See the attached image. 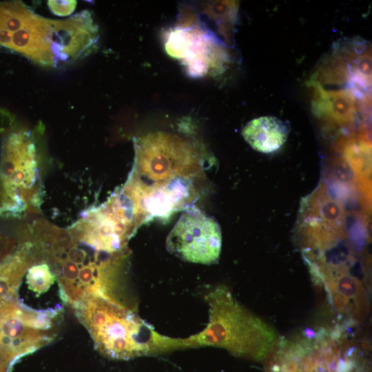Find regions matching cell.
I'll return each instance as SVG.
<instances>
[{
    "label": "cell",
    "mask_w": 372,
    "mask_h": 372,
    "mask_svg": "<svg viewBox=\"0 0 372 372\" xmlns=\"http://www.w3.org/2000/svg\"><path fill=\"white\" fill-rule=\"evenodd\" d=\"M209 342L254 360H267L277 347L276 330L242 308L225 289L215 295Z\"/></svg>",
    "instance_id": "6da1fadb"
},
{
    "label": "cell",
    "mask_w": 372,
    "mask_h": 372,
    "mask_svg": "<svg viewBox=\"0 0 372 372\" xmlns=\"http://www.w3.org/2000/svg\"><path fill=\"white\" fill-rule=\"evenodd\" d=\"M73 307L103 354L126 359L143 352V347L136 339L138 323L131 313L104 297L89 298Z\"/></svg>",
    "instance_id": "7a4b0ae2"
},
{
    "label": "cell",
    "mask_w": 372,
    "mask_h": 372,
    "mask_svg": "<svg viewBox=\"0 0 372 372\" xmlns=\"http://www.w3.org/2000/svg\"><path fill=\"white\" fill-rule=\"evenodd\" d=\"M4 167L9 170L15 212H36L41 198L36 146L30 132L12 134L4 145Z\"/></svg>",
    "instance_id": "3957f363"
},
{
    "label": "cell",
    "mask_w": 372,
    "mask_h": 372,
    "mask_svg": "<svg viewBox=\"0 0 372 372\" xmlns=\"http://www.w3.org/2000/svg\"><path fill=\"white\" fill-rule=\"evenodd\" d=\"M221 246L218 223L198 209L183 212L166 240L167 250L179 258L205 265L218 260Z\"/></svg>",
    "instance_id": "277c9868"
},
{
    "label": "cell",
    "mask_w": 372,
    "mask_h": 372,
    "mask_svg": "<svg viewBox=\"0 0 372 372\" xmlns=\"http://www.w3.org/2000/svg\"><path fill=\"white\" fill-rule=\"evenodd\" d=\"M165 49L180 61L189 75L202 77L214 68L218 47L207 32L192 26H177L167 32Z\"/></svg>",
    "instance_id": "5b68a950"
},
{
    "label": "cell",
    "mask_w": 372,
    "mask_h": 372,
    "mask_svg": "<svg viewBox=\"0 0 372 372\" xmlns=\"http://www.w3.org/2000/svg\"><path fill=\"white\" fill-rule=\"evenodd\" d=\"M320 280L331 305L339 316L356 323L367 317L369 300L359 280L344 273H324Z\"/></svg>",
    "instance_id": "8992f818"
},
{
    "label": "cell",
    "mask_w": 372,
    "mask_h": 372,
    "mask_svg": "<svg viewBox=\"0 0 372 372\" xmlns=\"http://www.w3.org/2000/svg\"><path fill=\"white\" fill-rule=\"evenodd\" d=\"M336 335L320 330L296 339L299 372H338L342 354Z\"/></svg>",
    "instance_id": "52a82bcc"
},
{
    "label": "cell",
    "mask_w": 372,
    "mask_h": 372,
    "mask_svg": "<svg viewBox=\"0 0 372 372\" xmlns=\"http://www.w3.org/2000/svg\"><path fill=\"white\" fill-rule=\"evenodd\" d=\"M242 134L252 148L267 154L276 151L285 143L289 129L276 117L262 116L247 123Z\"/></svg>",
    "instance_id": "ba28073f"
},
{
    "label": "cell",
    "mask_w": 372,
    "mask_h": 372,
    "mask_svg": "<svg viewBox=\"0 0 372 372\" xmlns=\"http://www.w3.org/2000/svg\"><path fill=\"white\" fill-rule=\"evenodd\" d=\"M267 360L265 372H299V356L295 340H280Z\"/></svg>",
    "instance_id": "9c48e42d"
},
{
    "label": "cell",
    "mask_w": 372,
    "mask_h": 372,
    "mask_svg": "<svg viewBox=\"0 0 372 372\" xmlns=\"http://www.w3.org/2000/svg\"><path fill=\"white\" fill-rule=\"evenodd\" d=\"M338 372H367L364 361L355 349H350L340 359Z\"/></svg>",
    "instance_id": "30bf717a"
},
{
    "label": "cell",
    "mask_w": 372,
    "mask_h": 372,
    "mask_svg": "<svg viewBox=\"0 0 372 372\" xmlns=\"http://www.w3.org/2000/svg\"><path fill=\"white\" fill-rule=\"evenodd\" d=\"M48 5L50 10L60 17L72 14L76 6L75 1H48Z\"/></svg>",
    "instance_id": "8fae6325"
},
{
    "label": "cell",
    "mask_w": 372,
    "mask_h": 372,
    "mask_svg": "<svg viewBox=\"0 0 372 372\" xmlns=\"http://www.w3.org/2000/svg\"><path fill=\"white\" fill-rule=\"evenodd\" d=\"M15 118L7 110L0 107V134L9 132L12 129Z\"/></svg>",
    "instance_id": "7c38bea8"
}]
</instances>
